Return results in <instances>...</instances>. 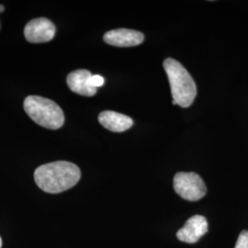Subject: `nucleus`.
I'll list each match as a JSON object with an SVG mask.
<instances>
[{
    "mask_svg": "<svg viewBox=\"0 0 248 248\" xmlns=\"http://www.w3.org/2000/svg\"><path fill=\"white\" fill-rule=\"evenodd\" d=\"M81 172L77 165L67 161H56L40 166L34 172L37 186L51 194L61 193L76 186Z\"/></svg>",
    "mask_w": 248,
    "mask_h": 248,
    "instance_id": "nucleus-1",
    "label": "nucleus"
},
{
    "mask_svg": "<svg viewBox=\"0 0 248 248\" xmlns=\"http://www.w3.org/2000/svg\"><path fill=\"white\" fill-rule=\"evenodd\" d=\"M163 65L169 78L173 104L182 108L190 106L197 96L195 81L190 74L173 58H167Z\"/></svg>",
    "mask_w": 248,
    "mask_h": 248,
    "instance_id": "nucleus-2",
    "label": "nucleus"
},
{
    "mask_svg": "<svg viewBox=\"0 0 248 248\" xmlns=\"http://www.w3.org/2000/svg\"><path fill=\"white\" fill-rule=\"evenodd\" d=\"M23 107L28 116L42 127L57 130L63 125V111L51 99L39 96H29L25 98Z\"/></svg>",
    "mask_w": 248,
    "mask_h": 248,
    "instance_id": "nucleus-3",
    "label": "nucleus"
},
{
    "mask_svg": "<svg viewBox=\"0 0 248 248\" xmlns=\"http://www.w3.org/2000/svg\"><path fill=\"white\" fill-rule=\"evenodd\" d=\"M173 185L177 195L188 202L200 201L207 192L203 179L194 172H178Z\"/></svg>",
    "mask_w": 248,
    "mask_h": 248,
    "instance_id": "nucleus-4",
    "label": "nucleus"
},
{
    "mask_svg": "<svg viewBox=\"0 0 248 248\" xmlns=\"http://www.w3.org/2000/svg\"><path fill=\"white\" fill-rule=\"evenodd\" d=\"M55 25L46 18L31 19L24 29V36L31 44H43L52 41L55 35Z\"/></svg>",
    "mask_w": 248,
    "mask_h": 248,
    "instance_id": "nucleus-5",
    "label": "nucleus"
},
{
    "mask_svg": "<svg viewBox=\"0 0 248 248\" xmlns=\"http://www.w3.org/2000/svg\"><path fill=\"white\" fill-rule=\"evenodd\" d=\"M208 232V222L202 215L190 217L182 228L177 231V237L181 242L193 244L198 242Z\"/></svg>",
    "mask_w": 248,
    "mask_h": 248,
    "instance_id": "nucleus-6",
    "label": "nucleus"
},
{
    "mask_svg": "<svg viewBox=\"0 0 248 248\" xmlns=\"http://www.w3.org/2000/svg\"><path fill=\"white\" fill-rule=\"evenodd\" d=\"M108 45L117 47H132L141 45L144 36L141 31L129 29H117L106 32L103 36Z\"/></svg>",
    "mask_w": 248,
    "mask_h": 248,
    "instance_id": "nucleus-7",
    "label": "nucleus"
},
{
    "mask_svg": "<svg viewBox=\"0 0 248 248\" xmlns=\"http://www.w3.org/2000/svg\"><path fill=\"white\" fill-rule=\"evenodd\" d=\"M92 74L85 69H78L71 72L66 78L67 85L73 92L85 97H92L96 95L97 89L89 85V78Z\"/></svg>",
    "mask_w": 248,
    "mask_h": 248,
    "instance_id": "nucleus-8",
    "label": "nucleus"
},
{
    "mask_svg": "<svg viewBox=\"0 0 248 248\" xmlns=\"http://www.w3.org/2000/svg\"><path fill=\"white\" fill-rule=\"evenodd\" d=\"M98 122L107 130L115 133L127 131L133 124V119L131 117L111 110L102 111L98 115Z\"/></svg>",
    "mask_w": 248,
    "mask_h": 248,
    "instance_id": "nucleus-9",
    "label": "nucleus"
},
{
    "mask_svg": "<svg viewBox=\"0 0 248 248\" xmlns=\"http://www.w3.org/2000/svg\"><path fill=\"white\" fill-rule=\"evenodd\" d=\"M234 248H248V231H243L240 233Z\"/></svg>",
    "mask_w": 248,
    "mask_h": 248,
    "instance_id": "nucleus-10",
    "label": "nucleus"
},
{
    "mask_svg": "<svg viewBox=\"0 0 248 248\" xmlns=\"http://www.w3.org/2000/svg\"><path fill=\"white\" fill-rule=\"evenodd\" d=\"M104 82L105 80L101 77V76H98V75H95V76H91L90 78H89V85L92 87V88H99L101 86L104 85Z\"/></svg>",
    "mask_w": 248,
    "mask_h": 248,
    "instance_id": "nucleus-11",
    "label": "nucleus"
},
{
    "mask_svg": "<svg viewBox=\"0 0 248 248\" xmlns=\"http://www.w3.org/2000/svg\"><path fill=\"white\" fill-rule=\"evenodd\" d=\"M4 10H5V7L3 5H0V13L4 12Z\"/></svg>",
    "mask_w": 248,
    "mask_h": 248,
    "instance_id": "nucleus-12",
    "label": "nucleus"
},
{
    "mask_svg": "<svg viewBox=\"0 0 248 248\" xmlns=\"http://www.w3.org/2000/svg\"><path fill=\"white\" fill-rule=\"evenodd\" d=\"M2 245H3V242H2V238L0 236V248H2Z\"/></svg>",
    "mask_w": 248,
    "mask_h": 248,
    "instance_id": "nucleus-13",
    "label": "nucleus"
}]
</instances>
